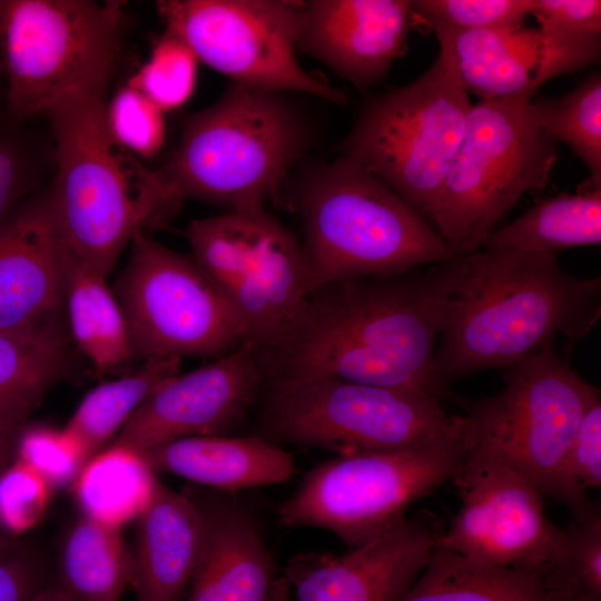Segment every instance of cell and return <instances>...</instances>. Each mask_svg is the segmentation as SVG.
Returning a JSON list of instances; mask_svg holds the SVG:
<instances>
[{
    "instance_id": "cell-1",
    "label": "cell",
    "mask_w": 601,
    "mask_h": 601,
    "mask_svg": "<svg viewBox=\"0 0 601 601\" xmlns=\"http://www.w3.org/2000/svg\"><path fill=\"white\" fill-rule=\"evenodd\" d=\"M447 307L436 264L321 286L289 341L260 354L264 377L327 376L423 391L442 401L449 384L433 358Z\"/></svg>"
},
{
    "instance_id": "cell-2",
    "label": "cell",
    "mask_w": 601,
    "mask_h": 601,
    "mask_svg": "<svg viewBox=\"0 0 601 601\" xmlns=\"http://www.w3.org/2000/svg\"><path fill=\"white\" fill-rule=\"evenodd\" d=\"M447 318L434 351L446 384L504 370L558 336L585 338L601 318V277H578L555 254L483 247L436 264Z\"/></svg>"
},
{
    "instance_id": "cell-3",
    "label": "cell",
    "mask_w": 601,
    "mask_h": 601,
    "mask_svg": "<svg viewBox=\"0 0 601 601\" xmlns=\"http://www.w3.org/2000/svg\"><path fill=\"white\" fill-rule=\"evenodd\" d=\"M108 88L65 99L43 118L53 145L47 194L56 236L66 256L106 277L138 233L167 226L184 200L114 138Z\"/></svg>"
},
{
    "instance_id": "cell-4",
    "label": "cell",
    "mask_w": 601,
    "mask_h": 601,
    "mask_svg": "<svg viewBox=\"0 0 601 601\" xmlns=\"http://www.w3.org/2000/svg\"><path fill=\"white\" fill-rule=\"evenodd\" d=\"M503 388L472 403L457 425L464 465L510 469L543 497L563 504L579 524L601 519L600 506L566 466L580 418L600 390L553 346L502 370Z\"/></svg>"
},
{
    "instance_id": "cell-5",
    "label": "cell",
    "mask_w": 601,
    "mask_h": 601,
    "mask_svg": "<svg viewBox=\"0 0 601 601\" xmlns=\"http://www.w3.org/2000/svg\"><path fill=\"white\" fill-rule=\"evenodd\" d=\"M311 138L288 92L231 82L217 101L187 116L176 150L158 170L183 199L225 211L260 209L277 197Z\"/></svg>"
},
{
    "instance_id": "cell-6",
    "label": "cell",
    "mask_w": 601,
    "mask_h": 601,
    "mask_svg": "<svg viewBox=\"0 0 601 601\" xmlns=\"http://www.w3.org/2000/svg\"><path fill=\"white\" fill-rule=\"evenodd\" d=\"M294 209L313 290L456 257L427 220L344 156L306 175Z\"/></svg>"
},
{
    "instance_id": "cell-7",
    "label": "cell",
    "mask_w": 601,
    "mask_h": 601,
    "mask_svg": "<svg viewBox=\"0 0 601 601\" xmlns=\"http://www.w3.org/2000/svg\"><path fill=\"white\" fill-rule=\"evenodd\" d=\"M125 24L115 0H0L3 104L36 121L85 90L109 85Z\"/></svg>"
},
{
    "instance_id": "cell-8",
    "label": "cell",
    "mask_w": 601,
    "mask_h": 601,
    "mask_svg": "<svg viewBox=\"0 0 601 601\" xmlns=\"http://www.w3.org/2000/svg\"><path fill=\"white\" fill-rule=\"evenodd\" d=\"M534 95L480 100L471 107L432 221L456 257L483 248L519 199L550 181L558 142L532 111Z\"/></svg>"
},
{
    "instance_id": "cell-9",
    "label": "cell",
    "mask_w": 601,
    "mask_h": 601,
    "mask_svg": "<svg viewBox=\"0 0 601 601\" xmlns=\"http://www.w3.org/2000/svg\"><path fill=\"white\" fill-rule=\"evenodd\" d=\"M466 460L457 416L449 432L392 451L335 456L313 466L278 510L288 528H318L357 548L403 519L408 508L447 481Z\"/></svg>"
},
{
    "instance_id": "cell-10",
    "label": "cell",
    "mask_w": 601,
    "mask_h": 601,
    "mask_svg": "<svg viewBox=\"0 0 601 601\" xmlns=\"http://www.w3.org/2000/svg\"><path fill=\"white\" fill-rule=\"evenodd\" d=\"M471 107L469 93L437 56L414 81L364 104L343 156L432 225Z\"/></svg>"
},
{
    "instance_id": "cell-11",
    "label": "cell",
    "mask_w": 601,
    "mask_h": 601,
    "mask_svg": "<svg viewBox=\"0 0 601 601\" xmlns=\"http://www.w3.org/2000/svg\"><path fill=\"white\" fill-rule=\"evenodd\" d=\"M454 418L440 398L423 391L327 376L282 377L269 381L255 435L344 456L425 442L452 430Z\"/></svg>"
},
{
    "instance_id": "cell-12",
    "label": "cell",
    "mask_w": 601,
    "mask_h": 601,
    "mask_svg": "<svg viewBox=\"0 0 601 601\" xmlns=\"http://www.w3.org/2000/svg\"><path fill=\"white\" fill-rule=\"evenodd\" d=\"M191 257L260 354L292 337L313 292L300 240L266 208L191 220Z\"/></svg>"
},
{
    "instance_id": "cell-13",
    "label": "cell",
    "mask_w": 601,
    "mask_h": 601,
    "mask_svg": "<svg viewBox=\"0 0 601 601\" xmlns=\"http://www.w3.org/2000/svg\"><path fill=\"white\" fill-rule=\"evenodd\" d=\"M132 358L215 359L248 342L244 329L191 256L138 233L112 288Z\"/></svg>"
},
{
    "instance_id": "cell-14",
    "label": "cell",
    "mask_w": 601,
    "mask_h": 601,
    "mask_svg": "<svg viewBox=\"0 0 601 601\" xmlns=\"http://www.w3.org/2000/svg\"><path fill=\"white\" fill-rule=\"evenodd\" d=\"M156 7L165 31L231 82L346 104L343 91L304 70L297 60L303 1L161 0Z\"/></svg>"
},
{
    "instance_id": "cell-15",
    "label": "cell",
    "mask_w": 601,
    "mask_h": 601,
    "mask_svg": "<svg viewBox=\"0 0 601 601\" xmlns=\"http://www.w3.org/2000/svg\"><path fill=\"white\" fill-rule=\"evenodd\" d=\"M453 483L462 502L435 544L544 582L562 561L564 532L548 518L534 487L496 464L463 465Z\"/></svg>"
},
{
    "instance_id": "cell-16",
    "label": "cell",
    "mask_w": 601,
    "mask_h": 601,
    "mask_svg": "<svg viewBox=\"0 0 601 601\" xmlns=\"http://www.w3.org/2000/svg\"><path fill=\"white\" fill-rule=\"evenodd\" d=\"M263 380L260 352L248 341L161 383L108 446L139 452L185 437L229 435L245 421Z\"/></svg>"
},
{
    "instance_id": "cell-17",
    "label": "cell",
    "mask_w": 601,
    "mask_h": 601,
    "mask_svg": "<svg viewBox=\"0 0 601 601\" xmlns=\"http://www.w3.org/2000/svg\"><path fill=\"white\" fill-rule=\"evenodd\" d=\"M439 56L462 89L490 100L538 91L552 78L599 62L601 39H571L542 29L469 30L432 22Z\"/></svg>"
},
{
    "instance_id": "cell-18",
    "label": "cell",
    "mask_w": 601,
    "mask_h": 601,
    "mask_svg": "<svg viewBox=\"0 0 601 601\" xmlns=\"http://www.w3.org/2000/svg\"><path fill=\"white\" fill-rule=\"evenodd\" d=\"M445 525L430 511L344 554L299 553L284 568L288 601H398L427 563Z\"/></svg>"
},
{
    "instance_id": "cell-19",
    "label": "cell",
    "mask_w": 601,
    "mask_h": 601,
    "mask_svg": "<svg viewBox=\"0 0 601 601\" xmlns=\"http://www.w3.org/2000/svg\"><path fill=\"white\" fill-rule=\"evenodd\" d=\"M47 185L0 224V331L68 342L65 264Z\"/></svg>"
},
{
    "instance_id": "cell-20",
    "label": "cell",
    "mask_w": 601,
    "mask_h": 601,
    "mask_svg": "<svg viewBox=\"0 0 601 601\" xmlns=\"http://www.w3.org/2000/svg\"><path fill=\"white\" fill-rule=\"evenodd\" d=\"M416 28L423 22L407 0L303 1L296 51L364 90L386 78Z\"/></svg>"
},
{
    "instance_id": "cell-21",
    "label": "cell",
    "mask_w": 601,
    "mask_h": 601,
    "mask_svg": "<svg viewBox=\"0 0 601 601\" xmlns=\"http://www.w3.org/2000/svg\"><path fill=\"white\" fill-rule=\"evenodd\" d=\"M200 542L186 601H266L276 580L275 559L255 516L225 492L187 485Z\"/></svg>"
},
{
    "instance_id": "cell-22",
    "label": "cell",
    "mask_w": 601,
    "mask_h": 601,
    "mask_svg": "<svg viewBox=\"0 0 601 601\" xmlns=\"http://www.w3.org/2000/svg\"><path fill=\"white\" fill-rule=\"evenodd\" d=\"M139 454L155 473L178 475L225 493L284 483L295 471L290 453L255 434L185 437Z\"/></svg>"
},
{
    "instance_id": "cell-23",
    "label": "cell",
    "mask_w": 601,
    "mask_h": 601,
    "mask_svg": "<svg viewBox=\"0 0 601 601\" xmlns=\"http://www.w3.org/2000/svg\"><path fill=\"white\" fill-rule=\"evenodd\" d=\"M200 542L195 505L160 482L137 518L132 580L138 601H180L188 589Z\"/></svg>"
},
{
    "instance_id": "cell-24",
    "label": "cell",
    "mask_w": 601,
    "mask_h": 601,
    "mask_svg": "<svg viewBox=\"0 0 601 601\" xmlns=\"http://www.w3.org/2000/svg\"><path fill=\"white\" fill-rule=\"evenodd\" d=\"M398 601H568L529 572L472 561L434 545Z\"/></svg>"
},
{
    "instance_id": "cell-25",
    "label": "cell",
    "mask_w": 601,
    "mask_h": 601,
    "mask_svg": "<svg viewBox=\"0 0 601 601\" xmlns=\"http://www.w3.org/2000/svg\"><path fill=\"white\" fill-rule=\"evenodd\" d=\"M62 256L69 332L97 372H112L132 359L121 307L106 276Z\"/></svg>"
},
{
    "instance_id": "cell-26",
    "label": "cell",
    "mask_w": 601,
    "mask_h": 601,
    "mask_svg": "<svg viewBox=\"0 0 601 601\" xmlns=\"http://www.w3.org/2000/svg\"><path fill=\"white\" fill-rule=\"evenodd\" d=\"M601 243V188L592 184L575 194L542 198L503 228L484 247H509L554 254Z\"/></svg>"
},
{
    "instance_id": "cell-27",
    "label": "cell",
    "mask_w": 601,
    "mask_h": 601,
    "mask_svg": "<svg viewBox=\"0 0 601 601\" xmlns=\"http://www.w3.org/2000/svg\"><path fill=\"white\" fill-rule=\"evenodd\" d=\"M156 481L139 452L107 446L83 465L71 487L85 516L121 529L147 508Z\"/></svg>"
},
{
    "instance_id": "cell-28",
    "label": "cell",
    "mask_w": 601,
    "mask_h": 601,
    "mask_svg": "<svg viewBox=\"0 0 601 601\" xmlns=\"http://www.w3.org/2000/svg\"><path fill=\"white\" fill-rule=\"evenodd\" d=\"M181 358H149L135 372L91 390L62 431L87 463L116 436L140 404L166 380L179 373ZM85 463V464H86Z\"/></svg>"
},
{
    "instance_id": "cell-29",
    "label": "cell",
    "mask_w": 601,
    "mask_h": 601,
    "mask_svg": "<svg viewBox=\"0 0 601 601\" xmlns=\"http://www.w3.org/2000/svg\"><path fill=\"white\" fill-rule=\"evenodd\" d=\"M61 588L77 601H118L132 580L120 529L83 516L69 531L60 559Z\"/></svg>"
},
{
    "instance_id": "cell-30",
    "label": "cell",
    "mask_w": 601,
    "mask_h": 601,
    "mask_svg": "<svg viewBox=\"0 0 601 601\" xmlns=\"http://www.w3.org/2000/svg\"><path fill=\"white\" fill-rule=\"evenodd\" d=\"M69 371L68 342L0 331V425L21 428Z\"/></svg>"
},
{
    "instance_id": "cell-31",
    "label": "cell",
    "mask_w": 601,
    "mask_h": 601,
    "mask_svg": "<svg viewBox=\"0 0 601 601\" xmlns=\"http://www.w3.org/2000/svg\"><path fill=\"white\" fill-rule=\"evenodd\" d=\"M540 126L583 162L601 188V76L593 72L565 95L531 101Z\"/></svg>"
},
{
    "instance_id": "cell-32",
    "label": "cell",
    "mask_w": 601,
    "mask_h": 601,
    "mask_svg": "<svg viewBox=\"0 0 601 601\" xmlns=\"http://www.w3.org/2000/svg\"><path fill=\"white\" fill-rule=\"evenodd\" d=\"M11 115L0 99V224L42 189L53 173V145L32 126Z\"/></svg>"
},
{
    "instance_id": "cell-33",
    "label": "cell",
    "mask_w": 601,
    "mask_h": 601,
    "mask_svg": "<svg viewBox=\"0 0 601 601\" xmlns=\"http://www.w3.org/2000/svg\"><path fill=\"white\" fill-rule=\"evenodd\" d=\"M198 58L190 47L173 33L160 36L147 59L128 80L164 112L181 107L191 97Z\"/></svg>"
},
{
    "instance_id": "cell-34",
    "label": "cell",
    "mask_w": 601,
    "mask_h": 601,
    "mask_svg": "<svg viewBox=\"0 0 601 601\" xmlns=\"http://www.w3.org/2000/svg\"><path fill=\"white\" fill-rule=\"evenodd\" d=\"M563 532L562 561L544 583L568 601H601V519L573 521Z\"/></svg>"
},
{
    "instance_id": "cell-35",
    "label": "cell",
    "mask_w": 601,
    "mask_h": 601,
    "mask_svg": "<svg viewBox=\"0 0 601 601\" xmlns=\"http://www.w3.org/2000/svg\"><path fill=\"white\" fill-rule=\"evenodd\" d=\"M106 122L114 138L139 159H150L166 138L165 112L134 87L119 88L106 104Z\"/></svg>"
},
{
    "instance_id": "cell-36",
    "label": "cell",
    "mask_w": 601,
    "mask_h": 601,
    "mask_svg": "<svg viewBox=\"0 0 601 601\" xmlns=\"http://www.w3.org/2000/svg\"><path fill=\"white\" fill-rule=\"evenodd\" d=\"M423 22H439L469 30H510L524 27L532 0H413Z\"/></svg>"
},
{
    "instance_id": "cell-37",
    "label": "cell",
    "mask_w": 601,
    "mask_h": 601,
    "mask_svg": "<svg viewBox=\"0 0 601 601\" xmlns=\"http://www.w3.org/2000/svg\"><path fill=\"white\" fill-rule=\"evenodd\" d=\"M16 459L38 472L52 489L71 485L86 463L62 430L27 424L18 434Z\"/></svg>"
},
{
    "instance_id": "cell-38",
    "label": "cell",
    "mask_w": 601,
    "mask_h": 601,
    "mask_svg": "<svg viewBox=\"0 0 601 601\" xmlns=\"http://www.w3.org/2000/svg\"><path fill=\"white\" fill-rule=\"evenodd\" d=\"M51 489L38 472L14 459L0 473V532L11 538L33 528L48 506Z\"/></svg>"
},
{
    "instance_id": "cell-39",
    "label": "cell",
    "mask_w": 601,
    "mask_h": 601,
    "mask_svg": "<svg viewBox=\"0 0 601 601\" xmlns=\"http://www.w3.org/2000/svg\"><path fill=\"white\" fill-rule=\"evenodd\" d=\"M531 16L543 31L571 39H601V1L532 0Z\"/></svg>"
},
{
    "instance_id": "cell-40",
    "label": "cell",
    "mask_w": 601,
    "mask_h": 601,
    "mask_svg": "<svg viewBox=\"0 0 601 601\" xmlns=\"http://www.w3.org/2000/svg\"><path fill=\"white\" fill-rule=\"evenodd\" d=\"M566 466L570 475L587 490L601 486V396L584 410L571 440Z\"/></svg>"
},
{
    "instance_id": "cell-41",
    "label": "cell",
    "mask_w": 601,
    "mask_h": 601,
    "mask_svg": "<svg viewBox=\"0 0 601 601\" xmlns=\"http://www.w3.org/2000/svg\"><path fill=\"white\" fill-rule=\"evenodd\" d=\"M41 588L36 562L13 543L0 545V601H31Z\"/></svg>"
},
{
    "instance_id": "cell-42",
    "label": "cell",
    "mask_w": 601,
    "mask_h": 601,
    "mask_svg": "<svg viewBox=\"0 0 601 601\" xmlns=\"http://www.w3.org/2000/svg\"><path fill=\"white\" fill-rule=\"evenodd\" d=\"M21 428L0 425V473L16 459V447ZM12 543L11 539L0 532V545Z\"/></svg>"
},
{
    "instance_id": "cell-43",
    "label": "cell",
    "mask_w": 601,
    "mask_h": 601,
    "mask_svg": "<svg viewBox=\"0 0 601 601\" xmlns=\"http://www.w3.org/2000/svg\"><path fill=\"white\" fill-rule=\"evenodd\" d=\"M31 601H77L68 594L61 587L41 588Z\"/></svg>"
},
{
    "instance_id": "cell-44",
    "label": "cell",
    "mask_w": 601,
    "mask_h": 601,
    "mask_svg": "<svg viewBox=\"0 0 601 601\" xmlns=\"http://www.w3.org/2000/svg\"><path fill=\"white\" fill-rule=\"evenodd\" d=\"M290 593L292 589L288 580L284 575L277 577L266 601H288Z\"/></svg>"
},
{
    "instance_id": "cell-45",
    "label": "cell",
    "mask_w": 601,
    "mask_h": 601,
    "mask_svg": "<svg viewBox=\"0 0 601 601\" xmlns=\"http://www.w3.org/2000/svg\"><path fill=\"white\" fill-rule=\"evenodd\" d=\"M0 85H2V87L4 89L1 71H0ZM0 99L3 100V98L1 96H0Z\"/></svg>"
}]
</instances>
